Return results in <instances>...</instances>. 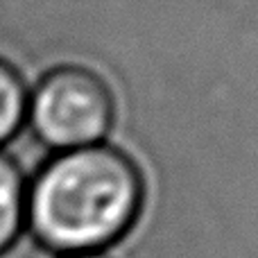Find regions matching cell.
I'll return each instance as SVG.
<instances>
[{"instance_id": "1", "label": "cell", "mask_w": 258, "mask_h": 258, "mask_svg": "<svg viewBox=\"0 0 258 258\" xmlns=\"http://www.w3.org/2000/svg\"><path fill=\"white\" fill-rule=\"evenodd\" d=\"M143 204L145 177L125 150L54 152L27 177L25 231L59 256L104 251L138 222Z\"/></svg>"}, {"instance_id": "2", "label": "cell", "mask_w": 258, "mask_h": 258, "mask_svg": "<svg viewBox=\"0 0 258 258\" xmlns=\"http://www.w3.org/2000/svg\"><path fill=\"white\" fill-rule=\"evenodd\" d=\"M113 122V91L89 66L61 63L30 86L25 125L36 141L54 152L104 143Z\"/></svg>"}, {"instance_id": "3", "label": "cell", "mask_w": 258, "mask_h": 258, "mask_svg": "<svg viewBox=\"0 0 258 258\" xmlns=\"http://www.w3.org/2000/svg\"><path fill=\"white\" fill-rule=\"evenodd\" d=\"M27 177L9 152L0 150V254L12 249L25 231Z\"/></svg>"}, {"instance_id": "4", "label": "cell", "mask_w": 258, "mask_h": 258, "mask_svg": "<svg viewBox=\"0 0 258 258\" xmlns=\"http://www.w3.org/2000/svg\"><path fill=\"white\" fill-rule=\"evenodd\" d=\"M30 84L9 59L0 57V150L25 127Z\"/></svg>"}, {"instance_id": "5", "label": "cell", "mask_w": 258, "mask_h": 258, "mask_svg": "<svg viewBox=\"0 0 258 258\" xmlns=\"http://www.w3.org/2000/svg\"><path fill=\"white\" fill-rule=\"evenodd\" d=\"M59 258H111L104 251H91V254H68V256H59Z\"/></svg>"}]
</instances>
